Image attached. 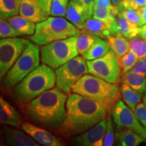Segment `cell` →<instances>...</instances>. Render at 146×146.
Instances as JSON below:
<instances>
[{"label": "cell", "mask_w": 146, "mask_h": 146, "mask_svg": "<svg viewBox=\"0 0 146 146\" xmlns=\"http://www.w3.org/2000/svg\"><path fill=\"white\" fill-rule=\"evenodd\" d=\"M139 58L131 50H129L125 56L119 58V62L123 70V74L131 70L138 62Z\"/></svg>", "instance_id": "f1b7e54d"}, {"label": "cell", "mask_w": 146, "mask_h": 146, "mask_svg": "<svg viewBox=\"0 0 146 146\" xmlns=\"http://www.w3.org/2000/svg\"><path fill=\"white\" fill-rule=\"evenodd\" d=\"M112 117L118 129L127 128L140 135L146 141V128L141 125L134 111L121 100L115 104L111 110Z\"/></svg>", "instance_id": "8fae6325"}, {"label": "cell", "mask_w": 146, "mask_h": 146, "mask_svg": "<svg viewBox=\"0 0 146 146\" xmlns=\"http://www.w3.org/2000/svg\"><path fill=\"white\" fill-rule=\"evenodd\" d=\"M68 95L57 86L44 91L26 104L27 117L36 125L58 131L66 118Z\"/></svg>", "instance_id": "7a4b0ae2"}, {"label": "cell", "mask_w": 146, "mask_h": 146, "mask_svg": "<svg viewBox=\"0 0 146 146\" xmlns=\"http://www.w3.org/2000/svg\"><path fill=\"white\" fill-rule=\"evenodd\" d=\"M0 122L3 125L14 127L21 126L23 122L21 114L2 97L0 98Z\"/></svg>", "instance_id": "9a60e30c"}, {"label": "cell", "mask_w": 146, "mask_h": 146, "mask_svg": "<svg viewBox=\"0 0 146 146\" xmlns=\"http://www.w3.org/2000/svg\"><path fill=\"white\" fill-rule=\"evenodd\" d=\"M80 31L64 17L52 16L36 23L35 32L30 36V40L36 45L43 46L53 41L78 35Z\"/></svg>", "instance_id": "5b68a950"}, {"label": "cell", "mask_w": 146, "mask_h": 146, "mask_svg": "<svg viewBox=\"0 0 146 146\" xmlns=\"http://www.w3.org/2000/svg\"><path fill=\"white\" fill-rule=\"evenodd\" d=\"M40 54L39 45L33 42H30L17 61L5 75L3 85L6 88L14 87L39 66Z\"/></svg>", "instance_id": "52a82bcc"}, {"label": "cell", "mask_w": 146, "mask_h": 146, "mask_svg": "<svg viewBox=\"0 0 146 146\" xmlns=\"http://www.w3.org/2000/svg\"><path fill=\"white\" fill-rule=\"evenodd\" d=\"M56 83V73L52 68L43 64L18 83L13 96L18 103L26 105L44 91L53 88Z\"/></svg>", "instance_id": "277c9868"}, {"label": "cell", "mask_w": 146, "mask_h": 146, "mask_svg": "<svg viewBox=\"0 0 146 146\" xmlns=\"http://www.w3.org/2000/svg\"><path fill=\"white\" fill-rule=\"evenodd\" d=\"M118 145L123 146H137L143 141L145 139L135 131L127 128H124L117 134Z\"/></svg>", "instance_id": "d4e9b609"}, {"label": "cell", "mask_w": 146, "mask_h": 146, "mask_svg": "<svg viewBox=\"0 0 146 146\" xmlns=\"http://www.w3.org/2000/svg\"><path fill=\"white\" fill-rule=\"evenodd\" d=\"M146 5V0H131L129 3V6L135 9L138 10L139 8H141Z\"/></svg>", "instance_id": "ab89813d"}, {"label": "cell", "mask_w": 146, "mask_h": 146, "mask_svg": "<svg viewBox=\"0 0 146 146\" xmlns=\"http://www.w3.org/2000/svg\"><path fill=\"white\" fill-rule=\"evenodd\" d=\"M131 70L140 74H146V58L144 57L139 59L137 62Z\"/></svg>", "instance_id": "8d00e7d4"}, {"label": "cell", "mask_w": 146, "mask_h": 146, "mask_svg": "<svg viewBox=\"0 0 146 146\" xmlns=\"http://www.w3.org/2000/svg\"><path fill=\"white\" fill-rule=\"evenodd\" d=\"M116 24L118 32L127 39H131L139 35L140 27L136 24L131 23L121 14L116 16Z\"/></svg>", "instance_id": "cb8c5ba5"}, {"label": "cell", "mask_w": 146, "mask_h": 146, "mask_svg": "<svg viewBox=\"0 0 146 146\" xmlns=\"http://www.w3.org/2000/svg\"><path fill=\"white\" fill-rule=\"evenodd\" d=\"M120 91L124 102L133 111H134L137 106L141 102V94L131 88L127 84L124 83L122 85Z\"/></svg>", "instance_id": "484cf974"}, {"label": "cell", "mask_w": 146, "mask_h": 146, "mask_svg": "<svg viewBox=\"0 0 146 146\" xmlns=\"http://www.w3.org/2000/svg\"><path fill=\"white\" fill-rule=\"evenodd\" d=\"M77 36L53 41L41 47V62L52 68H58L78 56Z\"/></svg>", "instance_id": "8992f818"}, {"label": "cell", "mask_w": 146, "mask_h": 146, "mask_svg": "<svg viewBox=\"0 0 146 146\" xmlns=\"http://www.w3.org/2000/svg\"><path fill=\"white\" fill-rule=\"evenodd\" d=\"M96 36L87 32L84 29H81L77 36V49L79 54H83L96 41Z\"/></svg>", "instance_id": "83f0119b"}, {"label": "cell", "mask_w": 146, "mask_h": 146, "mask_svg": "<svg viewBox=\"0 0 146 146\" xmlns=\"http://www.w3.org/2000/svg\"><path fill=\"white\" fill-rule=\"evenodd\" d=\"M109 112L94 100L72 93L66 104V118L58 133L65 137L81 134L106 118Z\"/></svg>", "instance_id": "6da1fadb"}, {"label": "cell", "mask_w": 146, "mask_h": 146, "mask_svg": "<svg viewBox=\"0 0 146 146\" xmlns=\"http://www.w3.org/2000/svg\"><path fill=\"white\" fill-rule=\"evenodd\" d=\"M21 0H0V17L3 19L18 15Z\"/></svg>", "instance_id": "4316f807"}, {"label": "cell", "mask_w": 146, "mask_h": 146, "mask_svg": "<svg viewBox=\"0 0 146 146\" xmlns=\"http://www.w3.org/2000/svg\"><path fill=\"white\" fill-rule=\"evenodd\" d=\"M118 14H121L122 16L127 18V20H129V21H131V23L136 24L139 27H142L141 20L137 10L132 8L129 5L126 7L121 5V7L119 9V13Z\"/></svg>", "instance_id": "f546056e"}, {"label": "cell", "mask_w": 146, "mask_h": 146, "mask_svg": "<svg viewBox=\"0 0 146 146\" xmlns=\"http://www.w3.org/2000/svg\"><path fill=\"white\" fill-rule=\"evenodd\" d=\"M89 74L98 76L112 84L120 83L123 76L119 58L112 50L101 58L87 60Z\"/></svg>", "instance_id": "ba28073f"}, {"label": "cell", "mask_w": 146, "mask_h": 146, "mask_svg": "<svg viewBox=\"0 0 146 146\" xmlns=\"http://www.w3.org/2000/svg\"><path fill=\"white\" fill-rule=\"evenodd\" d=\"M139 36L146 41V24L140 27L139 33Z\"/></svg>", "instance_id": "b9f144b4"}, {"label": "cell", "mask_w": 146, "mask_h": 146, "mask_svg": "<svg viewBox=\"0 0 146 146\" xmlns=\"http://www.w3.org/2000/svg\"><path fill=\"white\" fill-rule=\"evenodd\" d=\"M82 3L86 10L88 18H92L93 9L95 3V0H78Z\"/></svg>", "instance_id": "74e56055"}, {"label": "cell", "mask_w": 146, "mask_h": 146, "mask_svg": "<svg viewBox=\"0 0 146 146\" xmlns=\"http://www.w3.org/2000/svg\"><path fill=\"white\" fill-rule=\"evenodd\" d=\"M56 86L69 94L73 85L88 72L87 60L82 56H76L68 62L56 68Z\"/></svg>", "instance_id": "9c48e42d"}, {"label": "cell", "mask_w": 146, "mask_h": 146, "mask_svg": "<svg viewBox=\"0 0 146 146\" xmlns=\"http://www.w3.org/2000/svg\"><path fill=\"white\" fill-rule=\"evenodd\" d=\"M137 10L139 14L140 18L141 20V25L142 26L146 24V5L141 8H139Z\"/></svg>", "instance_id": "60d3db41"}, {"label": "cell", "mask_w": 146, "mask_h": 146, "mask_svg": "<svg viewBox=\"0 0 146 146\" xmlns=\"http://www.w3.org/2000/svg\"><path fill=\"white\" fill-rule=\"evenodd\" d=\"M134 112L141 125L146 128V106L143 103H139L136 106Z\"/></svg>", "instance_id": "d590c367"}, {"label": "cell", "mask_w": 146, "mask_h": 146, "mask_svg": "<svg viewBox=\"0 0 146 146\" xmlns=\"http://www.w3.org/2000/svg\"><path fill=\"white\" fill-rule=\"evenodd\" d=\"M53 0H38V5L45 19L52 16Z\"/></svg>", "instance_id": "e575fe53"}, {"label": "cell", "mask_w": 146, "mask_h": 146, "mask_svg": "<svg viewBox=\"0 0 146 146\" xmlns=\"http://www.w3.org/2000/svg\"><path fill=\"white\" fill-rule=\"evenodd\" d=\"M92 18L99 20L106 24L110 28L113 35L119 33L117 28V24H116V16L113 14L111 9L100 6V5L95 3L94 9H93Z\"/></svg>", "instance_id": "ac0fdd59"}, {"label": "cell", "mask_w": 146, "mask_h": 146, "mask_svg": "<svg viewBox=\"0 0 146 146\" xmlns=\"http://www.w3.org/2000/svg\"><path fill=\"white\" fill-rule=\"evenodd\" d=\"M21 128L25 132L42 145L62 146L65 145L60 139L54 136L45 129L36 127L32 123L25 122L21 125Z\"/></svg>", "instance_id": "4fadbf2b"}, {"label": "cell", "mask_w": 146, "mask_h": 146, "mask_svg": "<svg viewBox=\"0 0 146 146\" xmlns=\"http://www.w3.org/2000/svg\"><path fill=\"white\" fill-rule=\"evenodd\" d=\"M111 111L108 112L107 117V125L106 129V133L104 139V146H112L114 145L115 137L114 130L112 125V120L111 117Z\"/></svg>", "instance_id": "836d02e7"}, {"label": "cell", "mask_w": 146, "mask_h": 146, "mask_svg": "<svg viewBox=\"0 0 146 146\" xmlns=\"http://www.w3.org/2000/svg\"><path fill=\"white\" fill-rule=\"evenodd\" d=\"M83 29L93 35L104 39H108L110 36L113 35L110 28L106 24L94 18L87 20Z\"/></svg>", "instance_id": "d6986e66"}, {"label": "cell", "mask_w": 146, "mask_h": 146, "mask_svg": "<svg viewBox=\"0 0 146 146\" xmlns=\"http://www.w3.org/2000/svg\"><path fill=\"white\" fill-rule=\"evenodd\" d=\"M2 131L5 143L8 145L39 146L41 145L29 135H27V133L25 134L17 129L3 126Z\"/></svg>", "instance_id": "5bb4252c"}, {"label": "cell", "mask_w": 146, "mask_h": 146, "mask_svg": "<svg viewBox=\"0 0 146 146\" xmlns=\"http://www.w3.org/2000/svg\"><path fill=\"white\" fill-rule=\"evenodd\" d=\"M30 41L24 38L8 37L0 40V76L3 78L17 61Z\"/></svg>", "instance_id": "30bf717a"}, {"label": "cell", "mask_w": 146, "mask_h": 146, "mask_svg": "<svg viewBox=\"0 0 146 146\" xmlns=\"http://www.w3.org/2000/svg\"><path fill=\"white\" fill-rule=\"evenodd\" d=\"M122 81L141 94L146 93V74L129 70L123 74Z\"/></svg>", "instance_id": "44dd1931"}, {"label": "cell", "mask_w": 146, "mask_h": 146, "mask_svg": "<svg viewBox=\"0 0 146 146\" xmlns=\"http://www.w3.org/2000/svg\"><path fill=\"white\" fill-rule=\"evenodd\" d=\"M72 92L81 95L104 106L108 112L121 98V91L115 84L93 74H85L73 85Z\"/></svg>", "instance_id": "3957f363"}, {"label": "cell", "mask_w": 146, "mask_h": 146, "mask_svg": "<svg viewBox=\"0 0 146 146\" xmlns=\"http://www.w3.org/2000/svg\"><path fill=\"white\" fill-rule=\"evenodd\" d=\"M130 1L131 0H123V1H122V5L125 7L129 6Z\"/></svg>", "instance_id": "ee69618b"}, {"label": "cell", "mask_w": 146, "mask_h": 146, "mask_svg": "<svg viewBox=\"0 0 146 146\" xmlns=\"http://www.w3.org/2000/svg\"><path fill=\"white\" fill-rule=\"evenodd\" d=\"M18 36H21V35L9 23L7 19L1 18L0 20V36L1 38L16 37Z\"/></svg>", "instance_id": "1f68e13d"}, {"label": "cell", "mask_w": 146, "mask_h": 146, "mask_svg": "<svg viewBox=\"0 0 146 146\" xmlns=\"http://www.w3.org/2000/svg\"><path fill=\"white\" fill-rule=\"evenodd\" d=\"M9 23L21 35H33L35 32V23L21 15L14 16L7 19Z\"/></svg>", "instance_id": "ffe728a7"}, {"label": "cell", "mask_w": 146, "mask_h": 146, "mask_svg": "<svg viewBox=\"0 0 146 146\" xmlns=\"http://www.w3.org/2000/svg\"><path fill=\"white\" fill-rule=\"evenodd\" d=\"M19 14L35 23L46 20L39 8L38 0H21Z\"/></svg>", "instance_id": "e0dca14e"}, {"label": "cell", "mask_w": 146, "mask_h": 146, "mask_svg": "<svg viewBox=\"0 0 146 146\" xmlns=\"http://www.w3.org/2000/svg\"><path fill=\"white\" fill-rule=\"evenodd\" d=\"M126 39L121 33H118L107 39L110 49L117 55L118 58L123 57L130 50V43Z\"/></svg>", "instance_id": "603a6c76"}, {"label": "cell", "mask_w": 146, "mask_h": 146, "mask_svg": "<svg viewBox=\"0 0 146 146\" xmlns=\"http://www.w3.org/2000/svg\"><path fill=\"white\" fill-rule=\"evenodd\" d=\"M130 50L136 55L139 59L144 58L145 55V41L137 37L131 39L130 41Z\"/></svg>", "instance_id": "d6a6232c"}, {"label": "cell", "mask_w": 146, "mask_h": 146, "mask_svg": "<svg viewBox=\"0 0 146 146\" xmlns=\"http://www.w3.org/2000/svg\"><path fill=\"white\" fill-rule=\"evenodd\" d=\"M107 125V118H104L94 127L83 133L77 135L72 144L78 146H102Z\"/></svg>", "instance_id": "7c38bea8"}, {"label": "cell", "mask_w": 146, "mask_h": 146, "mask_svg": "<svg viewBox=\"0 0 146 146\" xmlns=\"http://www.w3.org/2000/svg\"><path fill=\"white\" fill-rule=\"evenodd\" d=\"M143 104L146 106V95L145 96H144L143 99Z\"/></svg>", "instance_id": "f6af8a7d"}, {"label": "cell", "mask_w": 146, "mask_h": 146, "mask_svg": "<svg viewBox=\"0 0 146 146\" xmlns=\"http://www.w3.org/2000/svg\"><path fill=\"white\" fill-rule=\"evenodd\" d=\"M110 49L108 42L102 38L97 37L92 45L81 56L86 60H93L104 56L109 52Z\"/></svg>", "instance_id": "7402d4cb"}, {"label": "cell", "mask_w": 146, "mask_h": 146, "mask_svg": "<svg viewBox=\"0 0 146 146\" xmlns=\"http://www.w3.org/2000/svg\"><path fill=\"white\" fill-rule=\"evenodd\" d=\"M70 0H53L52 16L66 17Z\"/></svg>", "instance_id": "4dcf8cb0"}, {"label": "cell", "mask_w": 146, "mask_h": 146, "mask_svg": "<svg viewBox=\"0 0 146 146\" xmlns=\"http://www.w3.org/2000/svg\"><path fill=\"white\" fill-rule=\"evenodd\" d=\"M122 1L123 0H111V3H112V6L114 8L118 9L119 10V9L122 5Z\"/></svg>", "instance_id": "7bdbcfd3"}, {"label": "cell", "mask_w": 146, "mask_h": 146, "mask_svg": "<svg viewBox=\"0 0 146 146\" xmlns=\"http://www.w3.org/2000/svg\"><path fill=\"white\" fill-rule=\"evenodd\" d=\"M95 3L100 5V6L111 9V10H112L113 14H114L116 16H117L118 13H119V10H118V9L114 8V7L112 6V3H111V0H95Z\"/></svg>", "instance_id": "f35d334b"}, {"label": "cell", "mask_w": 146, "mask_h": 146, "mask_svg": "<svg viewBox=\"0 0 146 146\" xmlns=\"http://www.w3.org/2000/svg\"><path fill=\"white\" fill-rule=\"evenodd\" d=\"M66 18L80 30L89 20L86 10L78 0H70Z\"/></svg>", "instance_id": "2e32d148"}]
</instances>
